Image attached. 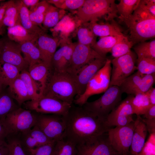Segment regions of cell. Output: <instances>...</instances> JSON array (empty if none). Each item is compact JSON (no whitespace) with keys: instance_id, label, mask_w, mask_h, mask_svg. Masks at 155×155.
Segmentation results:
<instances>
[{"instance_id":"cell-1","label":"cell","mask_w":155,"mask_h":155,"mask_svg":"<svg viewBox=\"0 0 155 155\" xmlns=\"http://www.w3.org/2000/svg\"><path fill=\"white\" fill-rule=\"evenodd\" d=\"M66 123L65 138L76 145L94 139L107 132L105 119L84 108L72 104L64 116Z\"/></svg>"},{"instance_id":"cell-2","label":"cell","mask_w":155,"mask_h":155,"mask_svg":"<svg viewBox=\"0 0 155 155\" xmlns=\"http://www.w3.org/2000/svg\"><path fill=\"white\" fill-rule=\"evenodd\" d=\"M119 19L128 28L129 40L133 45L155 37V17L150 14L140 3L131 16Z\"/></svg>"},{"instance_id":"cell-3","label":"cell","mask_w":155,"mask_h":155,"mask_svg":"<svg viewBox=\"0 0 155 155\" xmlns=\"http://www.w3.org/2000/svg\"><path fill=\"white\" fill-rule=\"evenodd\" d=\"M43 95L72 105L77 95L74 78L67 72L51 70Z\"/></svg>"},{"instance_id":"cell-4","label":"cell","mask_w":155,"mask_h":155,"mask_svg":"<svg viewBox=\"0 0 155 155\" xmlns=\"http://www.w3.org/2000/svg\"><path fill=\"white\" fill-rule=\"evenodd\" d=\"M116 5L114 0H85L83 5L78 9L76 14L83 24L97 22L102 17H105L106 21H112L118 17Z\"/></svg>"},{"instance_id":"cell-5","label":"cell","mask_w":155,"mask_h":155,"mask_svg":"<svg viewBox=\"0 0 155 155\" xmlns=\"http://www.w3.org/2000/svg\"><path fill=\"white\" fill-rule=\"evenodd\" d=\"M111 69V60L107 59L104 66L88 83L84 93L73 101L75 104L82 106L91 96L104 92L109 86Z\"/></svg>"},{"instance_id":"cell-6","label":"cell","mask_w":155,"mask_h":155,"mask_svg":"<svg viewBox=\"0 0 155 155\" xmlns=\"http://www.w3.org/2000/svg\"><path fill=\"white\" fill-rule=\"evenodd\" d=\"M122 93L119 86H110L99 98L92 102H87L82 106L106 119L109 113L119 104Z\"/></svg>"},{"instance_id":"cell-7","label":"cell","mask_w":155,"mask_h":155,"mask_svg":"<svg viewBox=\"0 0 155 155\" xmlns=\"http://www.w3.org/2000/svg\"><path fill=\"white\" fill-rule=\"evenodd\" d=\"M24 104L28 110L39 114H51L65 116L71 105L52 97L43 95L37 99L27 101Z\"/></svg>"},{"instance_id":"cell-8","label":"cell","mask_w":155,"mask_h":155,"mask_svg":"<svg viewBox=\"0 0 155 155\" xmlns=\"http://www.w3.org/2000/svg\"><path fill=\"white\" fill-rule=\"evenodd\" d=\"M137 61L135 53L131 51L126 54L111 60L112 65L109 86L119 87L137 70Z\"/></svg>"},{"instance_id":"cell-9","label":"cell","mask_w":155,"mask_h":155,"mask_svg":"<svg viewBox=\"0 0 155 155\" xmlns=\"http://www.w3.org/2000/svg\"><path fill=\"white\" fill-rule=\"evenodd\" d=\"M36 125L53 140L57 141L65 137L66 123L64 116L38 113Z\"/></svg>"},{"instance_id":"cell-10","label":"cell","mask_w":155,"mask_h":155,"mask_svg":"<svg viewBox=\"0 0 155 155\" xmlns=\"http://www.w3.org/2000/svg\"><path fill=\"white\" fill-rule=\"evenodd\" d=\"M38 114L19 107L9 113L4 120L12 133H21L36 125Z\"/></svg>"},{"instance_id":"cell-11","label":"cell","mask_w":155,"mask_h":155,"mask_svg":"<svg viewBox=\"0 0 155 155\" xmlns=\"http://www.w3.org/2000/svg\"><path fill=\"white\" fill-rule=\"evenodd\" d=\"M134 121L124 126L111 128L107 132L113 149L121 154L129 153L134 129Z\"/></svg>"},{"instance_id":"cell-12","label":"cell","mask_w":155,"mask_h":155,"mask_svg":"<svg viewBox=\"0 0 155 155\" xmlns=\"http://www.w3.org/2000/svg\"><path fill=\"white\" fill-rule=\"evenodd\" d=\"M102 57L91 47L75 43L67 72L74 78L86 65L96 58Z\"/></svg>"},{"instance_id":"cell-13","label":"cell","mask_w":155,"mask_h":155,"mask_svg":"<svg viewBox=\"0 0 155 155\" xmlns=\"http://www.w3.org/2000/svg\"><path fill=\"white\" fill-rule=\"evenodd\" d=\"M155 81V73L143 75L138 71L130 75L119 87L122 93L135 95L145 93L153 87Z\"/></svg>"},{"instance_id":"cell-14","label":"cell","mask_w":155,"mask_h":155,"mask_svg":"<svg viewBox=\"0 0 155 155\" xmlns=\"http://www.w3.org/2000/svg\"><path fill=\"white\" fill-rule=\"evenodd\" d=\"M19 44L8 38L0 40V62L13 65L21 71L29 67L28 63L21 54Z\"/></svg>"},{"instance_id":"cell-15","label":"cell","mask_w":155,"mask_h":155,"mask_svg":"<svg viewBox=\"0 0 155 155\" xmlns=\"http://www.w3.org/2000/svg\"><path fill=\"white\" fill-rule=\"evenodd\" d=\"M106 133L86 142L76 145V155H113L118 153L111 145L107 133Z\"/></svg>"},{"instance_id":"cell-16","label":"cell","mask_w":155,"mask_h":155,"mask_svg":"<svg viewBox=\"0 0 155 155\" xmlns=\"http://www.w3.org/2000/svg\"><path fill=\"white\" fill-rule=\"evenodd\" d=\"M132 95L127 97L119 104L108 115L105 120L109 127L114 126H121L133 122L131 104Z\"/></svg>"},{"instance_id":"cell-17","label":"cell","mask_w":155,"mask_h":155,"mask_svg":"<svg viewBox=\"0 0 155 155\" xmlns=\"http://www.w3.org/2000/svg\"><path fill=\"white\" fill-rule=\"evenodd\" d=\"M107 59L103 57L96 58L80 69L74 78L78 97L84 93L88 83L96 73L104 66Z\"/></svg>"},{"instance_id":"cell-18","label":"cell","mask_w":155,"mask_h":155,"mask_svg":"<svg viewBox=\"0 0 155 155\" xmlns=\"http://www.w3.org/2000/svg\"><path fill=\"white\" fill-rule=\"evenodd\" d=\"M20 138L27 155L30 150L54 141L47 137L36 125L29 130L20 133Z\"/></svg>"},{"instance_id":"cell-19","label":"cell","mask_w":155,"mask_h":155,"mask_svg":"<svg viewBox=\"0 0 155 155\" xmlns=\"http://www.w3.org/2000/svg\"><path fill=\"white\" fill-rule=\"evenodd\" d=\"M59 42L58 38L48 35L45 31L39 35L36 40L42 61L51 68L52 59Z\"/></svg>"},{"instance_id":"cell-20","label":"cell","mask_w":155,"mask_h":155,"mask_svg":"<svg viewBox=\"0 0 155 155\" xmlns=\"http://www.w3.org/2000/svg\"><path fill=\"white\" fill-rule=\"evenodd\" d=\"M75 43L64 44L54 53L51 63V68L61 73L67 72L70 64Z\"/></svg>"},{"instance_id":"cell-21","label":"cell","mask_w":155,"mask_h":155,"mask_svg":"<svg viewBox=\"0 0 155 155\" xmlns=\"http://www.w3.org/2000/svg\"><path fill=\"white\" fill-rule=\"evenodd\" d=\"M134 121V129L129 153L138 155L141 152L145 143L148 131L146 125L140 116H137Z\"/></svg>"},{"instance_id":"cell-22","label":"cell","mask_w":155,"mask_h":155,"mask_svg":"<svg viewBox=\"0 0 155 155\" xmlns=\"http://www.w3.org/2000/svg\"><path fill=\"white\" fill-rule=\"evenodd\" d=\"M114 21L110 24L106 23L98 24L97 22L87 23L88 26L96 36L101 37L108 36H120L124 34L119 26Z\"/></svg>"},{"instance_id":"cell-23","label":"cell","mask_w":155,"mask_h":155,"mask_svg":"<svg viewBox=\"0 0 155 155\" xmlns=\"http://www.w3.org/2000/svg\"><path fill=\"white\" fill-rule=\"evenodd\" d=\"M51 68L43 62L28 67V71L31 77L40 85V94L43 95L46 87Z\"/></svg>"},{"instance_id":"cell-24","label":"cell","mask_w":155,"mask_h":155,"mask_svg":"<svg viewBox=\"0 0 155 155\" xmlns=\"http://www.w3.org/2000/svg\"><path fill=\"white\" fill-rule=\"evenodd\" d=\"M36 42L27 41L19 44L21 52L24 54V58L29 67L42 62Z\"/></svg>"},{"instance_id":"cell-25","label":"cell","mask_w":155,"mask_h":155,"mask_svg":"<svg viewBox=\"0 0 155 155\" xmlns=\"http://www.w3.org/2000/svg\"><path fill=\"white\" fill-rule=\"evenodd\" d=\"M8 38L18 44L27 41L36 42L39 35L31 33L20 24L7 28Z\"/></svg>"},{"instance_id":"cell-26","label":"cell","mask_w":155,"mask_h":155,"mask_svg":"<svg viewBox=\"0 0 155 155\" xmlns=\"http://www.w3.org/2000/svg\"><path fill=\"white\" fill-rule=\"evenodd\" d=\"M18 6L20 24L30 32L39 35L44 31L39 27L34 24L30 17L29 9L21 0L15 1Z\"/></svg>"},{"instance_id":"cell-27","label":"cell","mask_w":155,"mask_h":155,"mask_svg":"<svg viewBox=\"0 0 155 155\" xmlns=\"http://www.w3.org/2000/svg\"><path fill=\"white\" fill-rule=\"evenodd\" d=\"M8 86L10 95L19 105L30 100L25 85L20 76Z\"/></svg>"},{"instance_id":"cell-28","label":"cell","mask_w":155,"mask_h":155,"mask_svg":"<svg viewBox=\"0 0 155 155\" xmlns=\"http://www.w3.org/2000/svg\"><path fill=\"white\" fill-rule=\"evenodd\" d=\"M21 72L17 67L8 63L0 62V80L3 86H9L19 77Z\"/></svg>"},{"instance_id":"cell-29","label":"cell","mask_w":155,"mask_h":155,"mask_svg":"<svg viewBox=\"0 0 155 155\" xmlns=\"http://www.w3.org/2000/svg\"><path fill=\"white\" fill-rule=\"evenodd\" d=\"M124 35L101 37L91 47L101 56L106 57V54L111 52L113 46Z\"/></svg>"},{"instance_id":"cell-30","label":"cell","mask_w":155,"mask_h":155,"mask_svg":"<svg viewBox=\"0 0 155 155\" xmlns=\"http://www.w3.org/2000/svg\"><path fill=\"white\" fill-rule=\"evenodd\" d=\"M20 77L23 81L30 98V100H35L42 95L40 94V85L30 76L26 70L21 71Z\"/></svg>"},{"instance_id":"cell-31","label":"cell","mask_w":155,"mask_h":155,"mask_svg":"<svg viewBox=\"0 0 155 155\" xmlns=\"http://www.w3.org/2000/svg\"><path fill=\"white\" fill-rule=\"evenodd\" d=\"M50 4L46 0L40 1L34 7L29 9L30 17L33 23L44 30L42 26L45 15Z\"/></svg>"},{"instance_id":"cell-32","label":"cell","mask_w":155,"mask_h":155,"mask_svg":"<svg viewBox=\"0 0 155 155\" xmlns=\"http://www.w3.org/2000/svg\"><path fill=\"white\" fill-rule=\"evenodd\" d=\"M64 10L58 8L50 4L45 15L42 23L46 28L55 27L65 16Z\"/></svg>"},{"instance_id":"cell-33","label":"cell","mask_w":155,"mask_h":155,"mask_svg":"<svg viewBox=\"0 0 155 155\" xmlns=\"http://www.w3.org/2000/svg\"><path fill=\"white\" fill-rule=\"evenodd\" d=\"M20 24L19 19V11L15 1H8V4L6 9L3 19L1 25L3 26L11 27Z\"/></svg>"},{"instance_id":"cell-34","label":"cell","mask_w":155,"mask_h":155,"mask_svg":"<svg viewBox=\"0 0 155 155\" xmlns=\"http://www.w3.org/2000/svg\"><path fill=\"white\" fill-rule=\"evenodd\" d=\"M131 104L133 114L137 116L144 115L151 105L149 100L145 93H138L133 96Z\"/></svg>"},{"instance_id":"cell-35","label":"cell","mask_w":155,"mask_h":155,"mask_svg":"<svg viewBox=\"0 0 155 155\" xmlns=\"http://www.w3.org/2000/svg\"><path fill=\"white\" fill-rule=\"evenodd\" d=\"M76 145L65 137L56 142L52 155H76Z\"/></svg>"},{"instance_id":"cell-36","label":"cell","mask_w":155,"mask_h":155,"mask_svg":"<svg viewBox=\"0 0 155 155\" xmlns=\"http://www.w3.org/2000/svg\"><path fill=\"white\" fill-rule=\"evenodd\" d=\"M137 58H147L155 59V40L140 42L133 48Z\"/></svg>"},{"instance_id":"cell-37","label":"cell","mask_w":155,"mask_h":155,"mask_svg":"<svg viewBox=\"0 0 155 155\" xmlns=\"http://www.w3.org/2000/svg\"><path fill=\"white\" fill-rule=\"evenodd\" d=\"M75 28V23L73 19L69 16H65L54 27L52 31L54 32H60L61 35L66 40V37Z\"/></svg>"},{"instance_id":"cell-38","label":"cell","mask_w":155,"mask_h":155,"mask_svg":"<svg viewBox=\"0 0 155 155\" xmlns=\"http://www.w3.org/2000/svg\"><path fill=\"white\" fill-rule=\"evenodd\" d=\"M20 134V133H11L7 137L8 155H27L21 145Z\"/></svg>"},{"instance_id":"cell-39","label":"cell","mask_w":155,"mask_h":155,"mask_svg":"<svg viewBox=\"0 0 155 155\" xmlns=\"http://www.w3.org/2000/svg\"><path fill=\"white\" fill-rule=\"evenodd\" d=\"M133 45L127 36H123L111 49L112 56L114 58L126 54L131 51Z\"/></svg>"},{"instance_id":"cell-40","label":"cell","mask_w":155,"mask_h":155,"mask_svg":"<svg viewBox=\"0 0 155 155\" xmlns=\"http://www.w3.org/2000/svg\"><path fill=\"white\" fill-rule=\"evenodd\" d=\"M140 0H120L117 4L119 18H125L131 16L137 7Z\"/></svg>"},{"instance_id":"cell-41","label":"cell","mask_w":155,"mask_h":155,"mask_svg":"<svg viewBox=\"0 0 155 155\" xmlns=\"http://www.w3.org/2000/svg\"><path fill=\"white\" fill-rule=\"evenodd\" d=\"M85 26L80 27L77 31L79 43L91 47L96 42V36L88 26L87 23Z\"/></svg>"},{"instance_id":"cell-42","label":"cell","mask_w":155,"mask_h":155,"mask_svg":"<svg viewBox=\"0 0 155 155\" xmlns=\"http://www.w3.org/2000/svg\"><path fill=\"white\" fill-rule=\"evenodd\" d=\"M13 99L10 95H0V119H4L9 113L18 108Z\"/></svg>"},{"instance_id":"cell-43","label":"cell","mask_w":155,"mask_h":155,"mask_svg":"<svg viewBox=\"0 0 155 155\" xmlns=\"http://www.w3.org/2000/svg\"><path fill=\"white\" fill-rule=\"evenodd\" d=\"M137 70L143 75L155 73V59L147 58H137Z\"/></svg>"},{"instance_id":"cell-44","label":"cell","mask_w":155,"mask_h":155,"mask_svg":"<svg viewBox=\"0 0 155 155\" xmlns=\"http://www.w3.org/2000/svg\"><path fill=\"white\" fill-rule=\"evenodd\" d=\"M56 141H53L29 151L28 155H52Z\"/></svg>"},{"instance_id":"cell-45","label":"cell","mask_w":155,"mask_h":155,"mask_svg":"<svg viewBox=\"0 0 155 155\" xmlns=\"http://www.w3.org/2000/svg\"><path fill=\"white\" fill-rule=\"evenodd\" d=\"M138 155H155V133L150 134L147 141Z\"/></svg>"},{"instance_id":"cell-46","label":"cell","mask_w":155,"mask_h":155,"mask_svg":"<svg viewBox=\"0 0 155 155\" xmlns=\"http://www.w3.org/2000/svg\"><path fill=\"white\" fill-rule=\"evenodd\" d=\"M85 0H65L60 9H78L84 4Z\"/></svg>"},{"instance_id":"cell-47","label":"cell","mask_w":155,"mask_h":155,"mask_svg":"<svg viewBox=\"0 0 155 155\" xmlns=\"http://www.w3.org/2000/svg\"><path fill=\"white\" fill-rule=\"evenodd\" d=\"M11 133H12L5 123L4 119H0V144L6 143L7 137Z\"/></svg>"},{"instance_id":"cell-48","label":"cell","mask_w":155,"mask_h":155,"mask_svg":"<svg viewBox=\"0 0 155 155\" xmlns=\"http://www.w3.org/2000/svg\"><path fill=\"white\" fill-rule=\"evenodd\" d=\"M139 3L150 14L155 17V0H140Z\"/></svg>"},{"instance_id":"cell-49","label":"cell","mask_w":155,"mask_h":155,"mask_svg":"<svg viewBox=\"0 0 155 155\" xmlns=\"http://www.w3.org/2000/svg\"><path fill=\"white\" fill-rule=\"evenodd\" d=\"M142 119L150 134L155 133V119H150L142 118Z\"/></svg>"},{"instance_id":"cell-50","label":"cell","mask_w":155,"mask_h":155,"mask_svg":"<svg viewBox=\"0 0 155 155\" xmlns=\"http://www.w3.org/2000/svg\"><path fill=\"white\" fill-rule=\"evenodd\" d=\"M144 118L155 119V105H151L146 113L143 115Z\"/></svg>"},{"instance_id":"cell-51","label":"cell","mask_w":155,"mask_h":155,"mask_svg":"<svg viewBox=\"0 0 155 155\" xmlns=\"http://www.w3.org/2000/svg\"><path fill=\"white\" fill-rule=\"evenodd\" d=\"M147 96L151 105H155V88L153 87L150 88L145 93Z\"/></svg>"},{"instance_id":"cell-52","label":"cell","mask_w":155,"mask_h":155,"mask_svg":"<svg viewBox=\"0 0 155 155\" xmlns=\"http://www.w3.org/2000/svg\"><path fill=\"white\" fill-rule=\"evenodd\" d=\"M8 4V1L0 3V24L2 26V21Z\"/></svg>"},{"instance_id":"cell-53","label":"cell","mask_w":155,"mask_h":155,"mask_svg":"<svg viewBox=\"0 0 155 155\" xmlns=\"http://www.w3.org/2000/svg\"><path fill=\"white\" fill-rule=\"evenodd\" d=\"M24 4L28 8L30 9L34 7L40 1L39 0H22Z\"/></svg>"},{"instance_id":"cell-54","label":"cell","mask_w":155,"mask_h":155,"mask_svg":"<svg viewBox=\"0 0 155 155\" xmlns=\"http://www.w3.org/2000/svg\"><path fill=\"white\" fill-rule=\"evenodd\" d=\"M46 1L50 4H53L56 7L60 9L65 0H48Z\"/></svg>"},{"instance_id":"cell-55","label":"cell","mask_w":155,"mask_h":155,"mask_svg":"<svg viewBox=\"0 0 155 155\" xmlns=\"http://www.w3.org/2000/svg\"><path fill=\"white\" fill-rule=\"evenodd\" d=\"M8 149L7 142L0 144V155H8Z\"/></svg>"},{"instance_id":"cell-56","label":"cell","mask_w":155,"mask_h":155,"mask_svg":"<svg viewBox=\"0 0 155 155\" xmlns=\"http://www.w3.org/2000/svg\"><path fill=\"white\" fill-rule=\"evenodd\" d=\"M3 26L0 24V35H1L3 33Z\"/></svg>"},{"instance_id":"cell-57","label":"cell","mask_w":155,"mask_h":155,"mask_svg":"<svg viewBox=\"0 0 155 155\" xmlns=\"http://www.w3.org/2000/svg\"><path fill=\"white\" fill-rule=\"evenodd\" d=\"M3 86L2 84L1 81L0 80V91L1 88Z\"/></svg>"},{"instance_id":"cell-58","label":"cell","mask_w":155,"mask_h":155,"mask_svg":"<svg viewBox=\"0 0 155 155\" xmlns=\"http://www.w3.org/2000/svg\"><path fill=\"white\" fill-rule=\"evenodd\" d=\"M113 155H123L118 153Z\"/></svg>"},{"instance_id":"cell-59","label":"cell","mask_w":155,"mask_h":155,"mask_svg":"<svg viewBox=\"0 0 155 155\" xmlns=\"http://www.w3.org/2000/svg\"><path fill=\"white\" fill-rule=\"evenodd\" d=\"M123 155H131L129 153L128 154H123Z\"/></svg>"},{"instance_id":"cell-60","label":"cell","mask_w":155,"mask_h":155,"mask_svg":"<svg viewBox=\"0 0 155 155\" xmlns=\"http://www.w3.org/2000/svg\"><path fill=\"white\" fill-rule=\"evenodd\" d=\"M4 0H0V3L1 2H2Z\"/></svg>"},{"instance_id":"cell-61","label":"cell","mask_w":155,"mask_h":155,"mask_svg":"<svg viewBox=\"0 0 155 155\" xmlns=\"http://www.w3.org/2000/svg\"></svg>"}]
</instances>
